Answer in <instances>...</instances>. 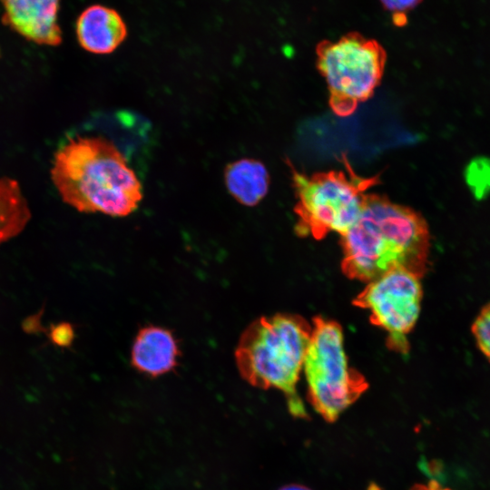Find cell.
<instances>
[{"label": "cell", "mask_w": 490, "mask_h": 490, "mask_svg": "<svg viewBox=\"0 0 490 490\" xmlns=\"http://www.w3.org/2000/svg\"><path fill=\"white\" fill-rule=\"evenodd\" d=\"M430 246L426 220L387 196L368 193L353 225L341 235V269L349 279L369 282L394 270L421 278Z\"/></svg>", "instance_id": "1"}, {"label": "cell", "mask_w": 490, "mask_h": 490, "mask_svg": "<svg viewBox=\"0 0 490 490\" xmlns=\"http://www.w3.org/2000/svg\"><path fill=\"white\" fill-rule=\"evenodd\" d=\"M51 179L62 200L80 212L125 217L142 197V183L120 149L102 136L71 138L54 154Z\"/></svg>", "instance_id": "2"}, {"label": "cell", "mask_w": 490, "mask_h": 490, "mask_svg": "<svg viewBox=\"0 0 490 490\" xmlns=\"http://www.w3.org/2000/svg\"><path fill=\"white\" fill-rule=\"evenodd\" d=\"M312 326L302 317L277 314L261 317L241 334L234 357L240 375L250 385L279 389L296 417L307 413L296 391Z\"/></svg>", "instance_id": "3"}, {"label": "cell", "mask_w": 490, "mask_h": 490, "mask_svg": "<svg viewBox=\"0 0 490 490\" xmlns=\"http://www.w3.org/2000/svg\"><path fill=\"white\" fill-rule=\"evenodd\" d=\"M343 171L315 172L311 175L291 168L297 197L294 211L296 231L299 236L321 240L331 231L343 235L358 218L368 191L379 181L377 175L360 177L348 162Z\"/></svg>", "instance_id": "4"}, {"label": "cell", "mask_w": 490, "mask_h": 490, "mask_svg": "<svg viewBox=\"0 0 490 490\" xmlns=\"http://www.w3.org/2000/svg\"><path fill=\"white\" fill-rule=\"evenodd\" d=\"M387 61L384 47L375 39L349 32L336 41L316 46V65L328 89L333 113L347 117L372 97L381 82Z\"/></svg>", "instance_id": "5"}, {"label": "cell", "mask_w": 490, "mask_h": 490, "mask_svg": "<svg viewBox=\"0 0 490 490\" xmlns=\"http://www.w3.org/2000/svg\"><path fill=\"white\" fill-rule=\"evenodd\" d=\"M303 369L309 401L328 422L336 421L368 387L364 376L348 365L340 325L321 317L313 319Z\"/></svg>", "instance_id": "6"}, {"label": "cell", "mask_w": 490, "mask_h": 490, "mask_svg": "<svg viewBox=\"0 0 490 490\" xmlns=\"http://www.w3.org/2000/svg\"><path fill=\"white\" fill-rule=\"evenodd\" d=\"M420 278L406 270H394L369 281L353 303L369 312L372 324L387 331V347L407 353V335L419 317Z\"/></svg>", "instance_id": "7"}, {"label": "cell", "mask_w": 490, "mask_h": 490, "mask_svg": "<svg viewBox=\"0 0 490 490\" xmlns=\"http://www.w3.org/2000/svg\"><path fill=\"white\" fill-rule=\"evenodd\" d=\"M61 0H0L2 22L24 39L57 46L63 34L58 22Z\"/></svg>", "instance_id": "8"}, {"label": "cell", "mask_w": 490, "mask_h": 490, "mask_svg": "<svg viewBox=\"0 0 490 490\" xmlns=\"http://www.w3.org/2000/svg\"><path fill=\"white\" fill-rule=\"evenodd\" d=\"M75 32L81 47L95 54L114 52L128 35L127 25L118 11L102 5H92L80 14Z\"/></svg>", "instance_id": "9"}, {"label": "cell", "mask_w": 490, "mask_h": 490, "mask_svg": "<svg viewBox=\"0 0 490 490\" xmlns=\"http://www.w3.org/2000/svg\"><path fill=\"white\" fill-rule=\"evenodd\" d=\"M180 348L173 333L160 326L142 328L132 342L131 364L139 373L157 377L178 366Z\"/></svg>", "instance_id": "10"}, {"label": "cell", "mask_w": 490, "mask_h": 490, "mask_svg": "<svg viewBox=\"0 0 490 490\" xmlns=\"http://www.w3.org/2000/svg\"><path fill=\"white\" fill-rule=\"evenodd\" d=\"M224 181L227 191L236 201L253 207L267 195L270 174L260 161L241 158L225 167Z\"/></svg>", "instance_id": "11"}, {"label": "cell", "mask_w": 490, "mask_h": 490, "mask_svg": "<svg viewBox=\"0 0 490 490\" xmlns=\"http://www.w3.org/2000/svg\"><path fill=\"white\" fill-rule=\"evenodd\" d=\"M30 217L27 201L17 181L0 178V244L19 234Z\"/></svg>", "instance_id": "12"}, {"label": "cell", "mask_w": 490, "mask_h": 490, "mask_svg": "<svg viewBox=\"0 0 490 490\" xmlns=\"http://www.w3.org/2000/svg\"><path fill=\"white\" fill-rule=\"evenodd\" d=\"M466 181L477 199L490 192V159L475 158L466 169Z\"/></svg>", "instance_id": "13"}, {"label": "cell", "mask_w": 490, "mask_h": 490, "mask_svg": "<svg viewBox=\"0 0 490 490\" xmlns=\"http://www.w3.org/2000/svg\"><path fill=\"white\" fill-rule=\"evenodd\" d=\"M472 332L480 350L490 360V304L475 319Z\"/></svg>", "instance_id": "14"}, {"label": "cell", "mask_w": 490, "mask_h": 490, "mask_svg": "<svg viewBox=\"0 0 490 490\" xmlns=\"http://www.w3.org/2000/svg\"><path fill=\"white\" fill-rule=\"evenodd\" d=\"M52 340L62 347L71 345L74 339V329L69 323H61L55 325L51 330Z\"/></svg>", "instance_id": "15"}, {"label": "cell", "mask_w": 490, "mask_h": 490, "mask_svg": "<svg viewBox=\"0 0 490 490\" xmlns=\"http://www.w3.org/2000/svg\"><path fill=\"white\" fill-rule=\"evenodd\" d=\"M384 9L394 13H404L416 8L423 0H379Z\"/></svg>", "instance_id": "16"}, {"label": "cell", "mask_w": 490, "mask_h": 490, "mask_svg": "<svg viewBox=\"0 0 490 490\" xmlns=\"http://www.w3.org/2000/svg\"><path fill=\"white\" fill-rule=\"evenodd\" d=\"M409 490H450L443 487L436 481H429L426 484H416L413 485Z\"/></svg>", "instance_id": "17"}, {"label": "cell", "mask_w": 490, "mask_h": 490, "mask_svg": "<svg viewBox=\"0 0 490 490\" xmlns=\"http://www.w3.org/2000/svg\"><path fill=\"white\" fill-rule=\"evenodd\" d=\"M393 23L397 26H403L407 23V14L394 13L392 15Z\"/></svg>", "instance_id": "18"}, {"label": "cell", "mask_w": 490, "mask_h": 490, "mask_svg": "<svg viewBox=\"0 0 490 490\" xmlns=\"http://www.w3.org/2000/svg\"><path fill=\"white\" fill-rule=\"evenodd\" d=\"M279 490H310L309 488L301 485H288L283 487H281Z\"/></svg>", "instance_id": "19"}]
</instances>
